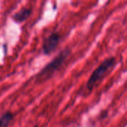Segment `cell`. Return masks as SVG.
I'll return each mask as SVG.
<instances>
[{
	"label": "cell",
	"instance_id": "cell-1",
	"mask_svg": "<svg viewBox=\"0 0 127 127\" xmlns=\"http://www.w3.org/2000/svg\"><path fill=\"white\" fill-rule=\"evenodd\" d=\"M117 64V60L114 57H110L106 59L91 74L90 76L86 87L89 91H92L95 86L100 82L104 76L112 69H113Z\"/></svg>",
	"mask_w": 127,
	"mask_h": 127
},
{
	"label": "cell",
	"instance_id": "cell-2",
	"mask_svg": "<svg viewBox=\"0 0 127 127\" xmlns=\"http://www.w3.org/2000/svg\"><path fill=\"white\" fill-rule=\"evenodd\" d=\"M70 54V50L65 48L63 50L55 59H53L49 64H47L37 74V78L40 81H44L48 80L51 76L54 74V73L58 70L61 66L64 63L65 60Z\"/></svg>",
	"mask_w": 127,
	"mask_h": 127
},
{
	"label": "cell",
	"instance_id": "cell-3",
	"mask_svg": "<svg viewBox=\"0 0 127 127\" xmlns=\"http://www.w3.org/2000/svg\"><path fill=\"white\" fill-rule=\"evenodd\" d=\"M61 39V36L58 33H52L48 36L43 41L42 48L44 54H51L58 47Z\"/></svg>",
	"mask_w": 127,
	"mask_h": 127
},
{
	"label": "cell",
	"instance_id": "cell-4",
	"mask_svg": "<svg viewBox=\"0 0 127 127\" xmlns=\"http://www.w3.org/2000/svg\"><path fill=\"white\" fill-rule=\"evenodd\" d=\"M31 13V10L30 8H24L19 10V12L14 13L12 16V19L17 23H21L23 22L25 20H26L30 14Z\"/></svg>",
	"mask_w": 127,
	"mask_h": 127
},
{
	"label": "cell",
	"instance_id": "cell-5",
	"mask_svg": "<svg viewBox=\"0 0 127 127\" xmlns=\"http://www.w3.org/2000/svg\"><path fill=\"white\" fill-rule=\"evenodd\" d=\"M13 118V115L10 112H5L0 118V127H7Z\"/></svg>",
	"mask_w": 127,
	"mask_h": 127
},
{
	"label": "cell",
	"instance_id": "cell-6",
	"mask_svg": "<svg viewBox=\"0 0 127 127\" xmlns=\"http://www.w3.org/2000/svg\"><path fill=\"white\" fill-rule=\"evenodd\" d=\"M34 127H38V126H37V125H36V126H34Z\"/></svg>",
	"mask_w": 127,
	"mask_h": 127
}]
</instances>
